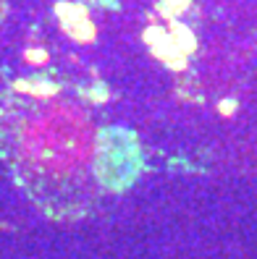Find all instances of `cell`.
<instances>
[{
	"mask_svg": "<svg viewBox=\"0 0 257 259\" xmlns=\"http://www.w3.org/2000/svg\"><path fill=\"white\" fill-rule=\"evenodd\" d=\"M0 160L48 215L74 218L113 184L105 176V128L60 89H0Z\"/></svg>",
	"mask_w": 257,
	"mask_h": 259,
	"instance_id": "cell-1",
	"label": "cell"
},
{
	"mask_svg": "<svg viewBox=\"0 0 257 259\" xmlns=\"http://www.w3.org/2000/svg\"><path fill=\"white\" fill-rule=\"evenodd\" d=\"M79 3H89V6H105V3H111V0H79Z\"/></svg>",
	"mask_w": 257,
	"mask_h": 259,
	"instance_id": "cell-3",
	"label": "cell"
},
{
	"mask_svg": "<svg viewBox=\"0 0 257 259\" xmlns=\"http://www.w3.org/2000/svg\"><path fill=\"white\" fill-rule=\"evenodd\" d=\"M6 16H8V0H0V24L6 21Z\"/></svg>",
	"mask_w": 257,
	"mask_h": 259,
	"instance_id": "cell-2",
	"label": "cell"
}]
</instances>
